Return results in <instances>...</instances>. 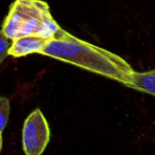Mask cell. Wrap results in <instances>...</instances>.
Wrapping results in <instances>:
<instances>
[{
  "label": "cell",
  "mask_w": 155,
  "mask_h": 155,
  "mask_svg": "<svg viewBox=\"0 0 155 155\" xmlns=\"http://www.w3.org/2000/svg\"><path fill=\"white\" fill-rule=\"evenodd\" d=\"M8 38L3 33L2 30L0 31V65L2 64L7 55H8V48L10 44L8 42Z\"/></svg>",
  "instance_id": "cell-7"
},
{
  "label": "cell",
  "mask_w": 155,
  "mask_h": 155,
  "mask_svg": "<svg viewBox=\"0 0 155 155\" xmlns=\"http://www.w3.org/2000/svg\"><path fill=\"white\" fill-rule=\"evenodd\" d=\"M45 38L36 36H21L13 39L8 48V55L15 58L24 57L33 53H40L46 42Z\"/></svg>",
  "instance_id": "cell-3"
},
{
  "label": "cell",
  "mask_w": 155,
  "mask_h": 155,
  "mask_svg": "<svg viewBox=\"0 0 155 155\" xmlns=\"http://www.w3.org/2000/svg\"><path fill=\"white\" fill-rule=\"evenodd\" d=\"M10 112L9 100L5 97H0V133H2L7 125Z\"/></svg>",
  "instance_id": "cell-6"
},
{
  "label": "cell",
  "mask_w": 155,
  "mask_h": 155,
  "mask_svg": "<svg viewBox=\"0 0 155 155\" xmlns=\"http://www.w3.org/2000/svg\"><path fill=\"white\" fill-rule=\"evenodd\" d=\"M2 148V133H0V152H1Z\"/></svg>",
  "instance_id": "cell-8"
},
{
  "label": "cell",
  "mask_w": 155,
  "mask_h": 155,
  "mask_svg": "<svg viewBox=\"0 0 155 155\" xmlns=\"http://www.w3.org/2000/svg\"><path fill=\"white\" fill-rule=\"evenodd\" d=\"M60 28V26L54 21L51 15H50L45 18H44L41 21L40 24L38 25L34 36L48 39V38L54 36L56 32Z\"/></svg>",
  "instance_id": "cell-5"
},
{
  "label": "cell",
  "mask_w": 155,
  "mask_h": 155,
  "mask_svg": "<svg viewBox=\"0 0 155 155\" xmlns=\"http://www.w3.org/2000/svg\"><path fill=\"white\" fill-rule=\"evenodd\" d=\"M39 54L125 85L134 71L121 57L104 48L78 39L61 27L47 39Z\"/></svg>",
  "instance_id": "cell-1"
},
{
  "label": "cell",
  "mask_w": 155,
  "mask_h": 155,
  "mask_svg": "<svg viewBox=\"0 0 155 155\" xmlns=\"http://www.w3.org/2000/svg\"><path fill=\"white\" fill-rule=\"evenodd\" d=\"M50 141V129L40 109L33 110L25 120L22 131V145L27 155H40Z\"/></svg>",
  "instance_id": "cell-2"
},
{
  "label": "cell",
  "mask_w": 155,
  "mask_h": 155,
  "mask_svg": "<svg viewBox=\"0 0 155 155\" xmlns=\"http://www.w3.org/2000/svg\"><path fill=\"white\" fill-rule=\"evenodd\" d=\"M126 86L155 96V70L146 72H134Z\"/></svg>",
  "instance_id": "cell-4"
}]
</instances>
